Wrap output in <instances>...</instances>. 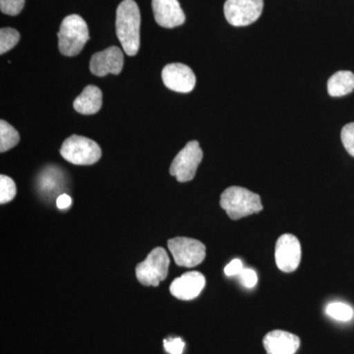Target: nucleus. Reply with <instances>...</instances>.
Here are the masks:
<instances>
[{"label":"nucleus","mask_w":354,"mask_h":354,"mask_svg":"<svg viewBox=\"0 0 354 354\" xmlns=\"http://www.w3.org/2000/svg\"><path fill=\"white\" fill-rule=\"evenodd\" d=\"M264 0H227L223 12L230 25L244 27L259 19Z\"/></svg>","instance_id":"obj_8"},{"label":"nucleus","mask_w":354,"mask_h":354,"mask_svg":"<svg viewBox=\"0 0 354 354\" xmlns=\"http://www.w3.org/2000/svg\"><path fill=\"white\" fill-rule=\"evenodd\" d=\"M326 313L335 320L342 321V322L351 321L354 315L353 309L349 305L342 302L330 304L326 308Z\"/></svg>","instance_id":"obj_18"},{"label":"nucleus","mask_w":354,"mask_h":354,"mask_svg":"<svg viewBox=\"0 0 354 354\" xmlns=\"http://www.w3.org/2000/svg\"><path fill=\"white\" fill-rule=\"evenodd\" d=\"M141 15L134 0H123L116 10V35L123 50L129 57L137 55L140 48Z\"/></svg>","instance_id":"obj_1"},{"label":"nucleus","mask_w":354,"mask_h":354,"mask_svg":"<svg viewBox=\"0 0 354 354\" xmlns=\"http://www.w3.org/2000/svg\"><path fill=\"white\" fill-rule=\"evenodd\" d=\"M123 62L124 57L120 48L111 46L93 55L90 62V70L95 76L104 77L108 74L118 75L122 71Z\"/></svg>","instance_id":"obj_11"},{"label":"nucleus","mask_w":354,"mask_h":354,"mask_svg":"<svg viewBox=\"0 0 354 354\" xmlns=\"http://www.w3.org/2000/svg\"><path fill=\"white\" fill-rule=\"evenodd\" d=\"M263 344L267 354H295L299 348L300 339L291 333L276 330L265 335Z\"/></svg>","instance_id":"obj_14"},{"label":"nucleus","mask_w":354,"mask_h":354,"mask_svg":"<svg viewBox=\"0 0 354 354\" xmlns=\"http://www.w3.org/2000/svg\"><path fill=\"white\" fill-rule=\"evenodd\" d=\"M239 277L241 279L242 285L247 288H252L257 285L258 276L252 269L244 268Z\"/></svg>","instance_id":"obj_24"},{"label":"nucleus","mask_w":354,"mask_h":354,"mask_svg":"<svg viewBox=\"0 0 354 354\" xmlns=\"http://www.w3.org/2000/svg\"><path fill=\"white\" fill-rule=\"evenodd\" d=\"M162 82L165 87L177 93H190L196 85V76L187 65L183 64H167L162 69Z\"/></svg>","instance_id":"obj_10"},{"label":"nucleus","mask_w":354,"mask_h":354,"mask_svg":"<svg viewBox=\"0 0 354 354\" xmlns=\"http://www.w3.org/2000/svg\"><path fill=\"white\" fill-rule=\"evenodd\" d=\"M206 285L204 274L199 272H188L172 281L169 291L180 300H192L199 297Z\"/></svg>","instance_id":"obj_13"},{"label":"nucleus","mask_w":354,"mask_h":354,"mask_svg":"<svg viewBox=\"0 0 354 354\" xmlns=\"http://www.w3.org/2000/svg\"><path fill=\"white\" fill-rule=\"evenodd\" d=\"M72 200L67 194H62L57 197V208L60 209H65L71 206Z\"/></svg>","instance_id":"obj_26"},{"label":"nucleus","mask_w":354,"mask_h":354,"mask_svg":"<svg viewBox=\"0 0 354 354\" xmlns=\"http://www.w3.org/2000/svg\"><path fill=\"white\" fill-rule=\"evenodd\" d=\"M169 261L167 251L157 247L149 254L145 261L136 267V277L140 283L146 286H158L167 279L169 274Z\"/></svg>","instance_id":"obj_5"},{"label":"nucleus","mask_w":354,"mask_h":354,"mask_svg":"<svg viewBox=\"0 0 354 354\" xmlns=\"http://www.w3.org/2000/svg\"><path fill=\"white\" fill-rule=\"evenodd\" d=\"M243 269V263L241 262V260L234 259L230 264L225 266V274H227V277H239Z\"/></svg>","instance_id":"obj_25"},{"label":"nucleus","mask_w":354,"mask_h":354,"mask_svg":"<svg viewBox=\"0 0 354 354\" xmlns=\"http://www.w3.org/2000/svg\"><path fill=\"white\" fill-rule=\"evenodd\" d=\"M274 257L281 271L295 272L301 261V245L297 237L288 234L279 236L276 244Z\"/></svg>","instance_id":"obj_9"},{"label":"nucleus","mask_w":354,"mask_h":354,"mask_svg":"<svg viewBox=\"0 0 354 354\" xmlns=\"http://www.w3.org/2000/svg\"><path fill=\"white\" fill-rule=\"evenodd\" d=\"M20 41V34L13 28H2L0 30V53L4 55L12 50Z\"/></svg>","instance_id":"obj_19"},{"label":"nucleus","mask_w":354,"mask_h":354,"mask_svg":"<svg viewBox=\"0 0 354 354\" xmlns=\"http://www.w3.org/2000/svg\"><path fill=\"white\" fill-rule=\"evenodd\" d=\"M102 93L97 86L88 85L84 88L73 102L77 113L86 114L97 113L102 108Z\"/></svg>","instance_id":"obj_15"},{"label":"nucleus","mask_w":354,"mask_h":354,"mask_svg":"<svg viewBox=\"0 0 354 354\" xmlns=\"http://www.w3.org/2000/svg\"><path fill=\"white\" fill-rule=\"evenodd\" d=\"M15 183L10 177L1 174L0 176V203L2 205L12 201L16 196Z\"/></svg>","instance_id":"obj_20"},{"label":"nucleus","mask_w":354,"mask_h":354,"mask_svg":"<svg viewBox=\"0 0 354 354\" xmlns=\"http://www.w3.org/2000/svg\"><path fill=\"white\" fill-rule=\"evenodd\" d=\"M58 48L65 57H76L90 39L87 23L81 16H67L60 25Z\"/></svg>","instance_id":"obj_3"},{"label":"nucleus","mask_w":354,"mask_h":354,"mask_svg":"<svg viewBox=\"0 0 354 354\" xmlns=\"http://www.w3.org/2000/svg\"><path fill=\"white\" fill-rule=\"evenodd\" d=\"M60 153L67 162L76 165H94L102 157L101 148L95 141L78 135L65 140Z\"/></svg>","instance_id":"obj_4"},{"label":"nucleus","mask_w":354,"mask_h":354,"mask_svg":"<svg viewBox=\"0 0 354 354\" xmlns=\"http://www.w3.org/2000/svg\"><path fill=\"white\" fill-rule=\"evenodd\" d=\"M25 0H0L1 12L6 15H18L24 8Z\"/></svg>","instance_id":"obj_22"},{"label":"nucleus","mask_w":354,"mask_h":354,"mask_svg":"<svg viewBox=\"0 0 354 354\" xmlns=\"http://www.w3.org/2000/svg\"><path fill=\"white\" fill-rule=\"evenodd\" d=\"M164 346L167 353L169 354H183L185 344L180 337H174L165 339Z\"/></svg>","instance_id":"obj_23"},{"label":"nucleus","mask_w":354,"mask_h":354,"mask_svg":"<svg viewBox=\"0 0 354 354\" xmlns=\"http://www.w3.org/2000/svg\"><path fill=\"white\" fill-rule=\"evenodd\" d=\"M220 204L227 216L234 221L259 213L263 209L259 195L239 186H232L223 191Z\"/></svg>","instance_id":"obj_2"},{"label":"nucleus","mask_w":354,"mask_h":354,"mask_svg":"<svg viewBox=\"0 0 354 354\" xmlns=\"http://www.w3.org/2000/svg\"><path fill=\"white\" fill-rule=\"evenodd\" d=\"M20 135L17 130L6 120L0 121V152L4 153L17 145Z\"/></svg>","instance_id":"obj_17"},{"label":"nucleus","mask_w":354,"mask_h":354,"mask_svg":"<svg viewBox=\"0 0 354 354\" xmlns=\"http://www.w3.org/2000/svg\"><path fill=\"white\" fill-rule=\"evenodd\" d=\"M153 16L160 27L172 29L185 22L184 14L178 0H152Z\"/></svg>","instance_id":"obj_12"},{"label":"nucleus","mask_w":354,"mask_h":354,"mask_svg":"<svg viewBox=\"0 0 354 354\" xmlns=\"http://www.w3.org/2000/svg\"><path fill=\"white\" fill-rule=\"evenodd\" d=\"M354 90V74L351 71H339L328 81V92L330 97H342Z\"/></svg>","instance_id":"obj_16"},{"label":"nucleus","mask_w":354,"mask_h":354,"mask_svg":"<svg viewBox=\"0 0 354 354\" xmlns=\"http://www.w3.org/2000/svg\"><path fill=\"white\" fill-rule=\"evenodd\" d=\"M203 160V151L198 141H190L177 153L169 169V174L179 183H188L196 176Z\"/></svg>","instance_id":"obj_6"},{"label":"nucleus","mask_w":354,"mask_h":354,"mask_svg":"<svg viewBox=\"0 0 354 354\" xmlns=\"http://www.w3.org/2000/svg\"><path fill=\"white\" fill-rule=\"evenodd\" d=\"M177 266L193 268L201 264L206 257V247L201 241L188 237H176L167 242Z\"/></svg>","instance_id":"obj_7"},{"label":"nucleus","mask_w":354,"mask_h":354,"mask_svg":"<svg viewBox=\"0 0 354 354\" xmlns=\"http://www.w3.org/2000/svg\"><path fill=\"white\" fill-rule=\"evenodd\" d=\"M341 138L346 150L349 155L354 157V122L348 123L342 127Z\"/></svg>","instance_id":"obj_21"}]
</instances>
